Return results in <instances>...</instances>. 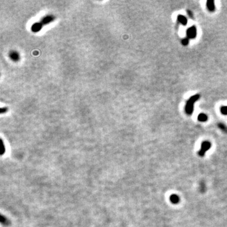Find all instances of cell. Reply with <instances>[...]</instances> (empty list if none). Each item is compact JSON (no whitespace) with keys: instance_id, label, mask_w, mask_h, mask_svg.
Here are the masks:
<instances>
[{"instance_id":"8992f818","label":"cell","mask_w":227,"mask_h":227,"mask_svg":"<svg viewBox=\"0 0 227 227\" xmlns=\"http://www.w3.org/2000/svg\"><path fill=\"white\" fill-rule=\"evenodd\" d=\"M170 200L173 204H177L179 202V197L178 196L175 195V194H172L170 197Z\"/></svg>"},{"instance_id":"5b68a950","label":"cell","mask_w":227,"mask_h":227,"mask_svg":"<svg viewBox=\"0 0 227 227\" xmlns=\"http://www.w3.org/2000/svg\"><path fill=\"white\" fill-rule=\"evenodd\" d=\"M177 20L180 23L183 25H185L187 23V18L184 15H179L177 17Z\"/></svg>"},{"instance_id":"277c9868","label":"cell","mask_w":227,"mask_h":227,"mask_svg":"<svg viewBox=\"0 0 227 227\" xmlns=\"http://www.w3.org/2000/svg\"><path fill=\"white\" fill-rule=\"evenodd\" d=\"M206 6H207V8L208 9V10L210 11H214L215 10V6H214V1L213 0H208L206 2Z\"/></svg>"},{"instance_id":"6da1fadb","label":"cell","mask_w":227,"mask_h":227,"mask_svg":"<svg viewBox=\"0 0 227 227\" xmlns=\"http://www.w3.org/2000/svg\"><path fill=\"white\" fill-rule=\"evenodd\" d=\"M199 95L197 94V95H194L193 97H191L187 101L185 107V113L188 115H191L193 113L194 105L195 104V102L197 101V100L199 99Z\"/></svg>"},{"instance_id":"30bf717a","label":"cell","mask_w":227,"mask_h":227,"mask_svg":"<svg viewBox=\"0 0 227 227\" xmlns=\"http://www.w3.org/2000/svg\"><path fill=\"white\" fill-rule=\"evenodd\" d=\"M34 26H35V29L34 30V31H38L40 28H41V26L40 25H38V24L34 25Z\"/></svg>"},{"instance_id":"ba28073f","label":"cell","mask_w":227,"mask_h":227,"mask_svg":"<svg viewBox=\"0 0 227 227\" xmlns=\"http://www.w3.org/2000/svg\"><path fill=\"white\" fill-rule=\"evenodd\" d=\"M220 111L222 114L227 115V106H222L220 108Z\"/></svg>"},{"instance_id":"52a82bcc","label":"cell","mask_w":227,"mask_h":227,"mask_svg":"<svg viewBox=\"0 0 227 227\" xmlns=\"http://www.w3.org/2000/svg\"><path fill=\"white\" fill-rule=\"evenodd\" d=\"M197 119L200 122H206L208 120V116L204 114H200L197 117Z\"/></svg>"},{"instance_id":"3957f363","label":"cell","mask_w":227,"mask_h":227,"mask_svg":"<svg viewBox=\"0 0 227 227\" xmlns=\"http://www.w3.org/2000/svg\"><path fill=\"white\" fill-rule=\"evenodd\" d=\"M187 36L189 39H195L197 36V29L195 26L189 28L187 30Z\"/></svg>"},{"instance_id":"7a4b0ae2","label":"cell","mask_w":227,"mask_h":227,"mask_svg":"<svg viewBox=\"0 0 227 227\" xmlns=\"http://www.w3.org/2000/svg\"><path fill=\"white\" fill-rule=\"evenodd\" d=\"M211 144L209 141H204V142H203L201 144V150H200L199 152V155L201 156V157H203V156L204 155L206 152H207L208 150L211 148Z\"/></svg>"},{"instance_id":"9c48e42d","label":"cell","mask_w":227,"mask_h":227,"mask_svg":"<svg viewBox=\"0 0 227 227\" xmlns=\"http://www.w3.org/2000/svg\"><path fill=\"white\" fill-rule=\"evenodd\" d=\"M182 44H183L184 46H187L188 44H189V39H187V38L182 39Z\"/></svg>"}]
</instances>
